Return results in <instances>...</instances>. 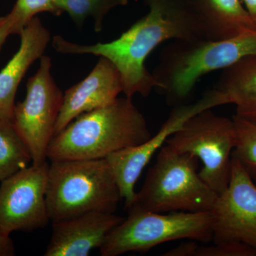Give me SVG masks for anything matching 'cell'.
I'll return each instance as SVG.
<instances>
[{
  "label": "cell",
  "mask_w": 256,
  "mask_h": 256,
  "mask_svg": "<svg viewBox=\"0 0 256 256\" xmlns=\"http://www.w3.org/2000/svg\"><path fill=\"white\" fill-rule=\"evenodd\" d=\"M25 26L14 10L6 16L0 18V50L10 35L21 34Z\"/></svg>",
  "instance_id": "7402d4cb"
},
{
  "label": "cell",
  "mask_w": 256,
  "mask_h": 256,
  "mask_svg": "<svg viewBox=\"0 0 256 256\" xmlns=\"http://www.w3.org/2000/svg\"><path fill=\"white\" fill-rule=\"evenodd\" d=\"M212 110L202 111L188 119L166 144L200 160L203 164L198 172L200 178L218 195L230 182L237 134L233 119Z\"/></svg>",
  "instance_id": "52a82bcc"
},
{
  "label": "cell",
  "mask_w": 256,
  "mask_h": 256,
  "mask_svg": "<svg viewBox=\"0 0 256 256\" xmlns=\"http://www.w3.org/2000/svg\"><path fill=\"white\" fill-rule=\"evenodd\" d=\"M198 162L165 144L128 212H210L218 195L200 178Z\"/></svg>",
  "instance_id": "5b68a950"
},
{
  "label": "cell",
  "mask_w": 256,
  "mask_h": 256,
  "mask_svg": "<svg viewBox=\"0 0 256 256\" xmlns=\"http://www.w3.org/2000/svg\"><path fill=\"white\" fill-rule=\"evenodd\" d=\"M201 18L208 40L220 41L256 30L242 0H188Z\"/></svg>",
  "instance_id": "9a60e30c"
},
{
  "label": "cell",
  "mask_w": 256,
  "mask_h": 256,
  "mask_svg": "<svg viewBox=\"0 0 256 256\" xmlns=\"http://www.w3.org/2000/svg\"><path fill=\"white\" fill-rule=\"evenodd\" d=\"M124 217L114 214L90 212L53 222V232L45 256H87L100 248L108 234L122 223Z\"/></svg>",
  "instance_id": "4fadbf2b"
},
{
  "label": "cell",
  "mask_w": 256,
  "mask_h": 256,
  "mask_svg": "<svg viewBox=\"0 0 256 256\" xmlns=\"http://www.w3.org/2000/svg\"><path fill=\"white\" fill-rule=\"evenodd\" d=\"M31 162L28 144L12 121L0 120V182L28 168Z\"/></svg>",
  "instance_id": "e0dca14e"
},
{
  "label": "cell",
  "mask_w": 256,
  "mask_h": 256,
  "mask_svg": "<svg viewBox=\"0 0 256 256\" xmlns=\"http://www.w3.org/2000/svg\"><path fill=\"white\" fill-rule=\"evenodd\" d=\"M150 12L118 40L84 46L54 37L52 46L64 54H92L110 60L118 69L126 97H148L158 87L146 66L152 52L168 41L208 40L201 18L188 0H144Z\"/></svg>",
  "instance_id": "6da1fadb"
},
{
  "label": "cell",
  "mask_w": 256,
  "mask_h": 256,
  "mask_svg": "<svg viewBox=\"0 0 256 256\" xmlns=\"http://www.w3.org/2000/svg\"><path fill=\"white\" fill-rule=\"evenodd\" d=\"M210 212L214 244L242 242L256 249V185L235 156L228 186Z\"/></svg>",
  "instance_id": "8fae6325"
},
{
  "label": "cell",
  "mask_w": 256,
  "mask_h": 256,
  "mask_svg": "<svg viewBox=\"0 0 256 256\" xmlns=\"http://www.w3.org/2000/svg\"><path fill=\"white\" fill-rule=\"evenodd\" d=\"M128 3L129 0H55L58 11L62 14L68 13L78 28H82L85 20L92 16L96 32L102 31L104 18L111 10L126 6Z\"/></svg>",
  "instance_id": "ac0fdd59"
},
{
  "label": "cell",
  "mask_w": 256,
  "mask_h": 256,
  "mask_svg": "<svg viewBox=\"0 0 256 256\" xmlns=\"http://www.w3.org/2000/svg\"><path fill=\"white\" fill-rule=\"evenodd\" d=\"M236 129V146L233 156L256 185V124L234 116Z\"/></svg>",
  "instance_id": "d6986e66"
},
{
  "label": "cell",
  "mask_w": 256,
  "mask_h": 256,
  "mask_svg": "<svg viewBox=\"0 0 256 256\" xmlns=\"http://www.w3.org/2000/svg\"><path fill=\"white\" fill-rule=\"evenodd\" d=\"M194 256H256V249L236 242L214 244L212 246L198 245Z\"/></svg>",
  "instance_id": "44dd1931"
},
{
  "label": "cell",
  "mask_w": 256,
  "mask_h": 256,
  "mask_svg": "<svg viewBox=\"0 0 256 256\" xmlns=\"http://www.w3.org/2000/svg\"><path fill=\"white\" fill-rule=\"evenodd\" d=\"M121 92L124 84L118 69L110 60L100 57L87 78L64 94L55 136L80 114L114 104Z\"/></svg>",
  "instance_id": "7c38bea8"
},
{
  "label": "cell",
  "mask_w": 256,
  "mask_h": 256,
  "mask_svg": "<svg viewBox=\"0 0 256 256\" xmlns=\"http://www.w3.org/2000/svg\"><path fill=\"white\" fill-rule=\"evenodd\" d=\"M252 56H256V30L220 41L173 42L162 52L152 73L156 89L170 100H184L202 77Z\"/></svg>",
  "instance_id": "3957f363"
},
{
  "label": "cell",
  "mask_w": 256,
  "mask_h": 256,
  "mask_svg": "<svg viewBox=\"0 0 256 256\" xmlns=\"http://www.w3.org/2000/svg\"><path fill=\"white\" fill-rule=\"evenodd\" d=\"M13 10L18 13L24 26L40 13L48 12L55 16L62 14L56 6L55 0H18Z\"/></svg>",
  "instance_id": "ffe728a7"
},
{
  "label": "cell",
  "mask_w": 256,
  "mask_h": 256,
  "mask_svg": "<svg viewBox=\"0 0 256 256\" xmlns=\"http://www.w3.org/2000/svg\"><path fill=\"white\" fill-rule=\"evenodd\" d=\"M20 36V50L0 72V120H12L18 86L32 64L44 55L50 40V32L36 16Z\"/></svg>",
  "instance_id": "5bb4252c"
},
{
  "label": "cell",
  "mask_w": 256,
  "mask_h": 256,
  "mask_svg": "<svg viewBox=\"0 0 256 256\" xmlns=\"http://www.w3.org/2000/svg\"><path fill=\"white\" fill-rule=\"evenodd\" d=\"M46 198L52 223L90 212L114 214L122 200L106 159L50 162Z\"/></svg>",
  "instance_id": "277c9868"
},
{
  "label": "cell",
  "mask_w": 256,
  "mask_h": 256,
  "mask_svg": "<svg viewBox=\"0 0 256 256\" xmlns=\"http://www.w3.org/2000/svg\"><path fill=\"white\" fill-rule=\"evenodd\" d=\"M225 105H229L226 96L215 88L210 90L194 104L181 106L173 110L154 137L140 146L121 150L106 158L110 164L121 198L124 200L127 210L132 206L136 200L137 192L134 186L143 170L156 152L166 144L168 140L195 114Z\"/></svg>",
  "instance_id": "9c48e42d"
},
{
  "label": "cell",
  "mask_w": 256,
  "mask_h": 256,
  "mask_svg": "<svg viewBox=\"0 0 256 256\" xmlns=\"http://www.w3.org/2000/svg\"><path fill=\"white\" fill-rule=\"evenodd\" d=\"M198 246L196 242L190 240L188 242L181 244L176 248L165 252L164 256H194L195 249Z\"/></svg>",
  "instance_id": "cb8c5ba5"
},
{
  "label": "cell",
  "mask_w": 256,
  "mask_h": 256,
  "mask_svg": "<svg viewBox=\"0 0 256 256\" xmlns=\"http://www.w3.org/2000/svg\"><path fill=\"white\" fill-rule=\"evenodd\" d=\"M50 164H32L1 182L0 230L32 232L50 222L46 203Z\"/></svg>",
  "instance_id": "30bf717a"
},
{
  "label": "cell",
  "mask_w": 256,
  "mask_h": 256,
  "mask_svg": "<svg viewBox=\"0 0 256 256\" xmlns=\"http://www.w3.org/2000/svg\"><path fill=\"white\" fill-rule=\"evenodd\" d=\"M152 137L146 118L132 98L79 116L56 134L47 152L50 162L100 160L140 146Z\"/></svg>",
  "instance_id": "7a4b0ae2"
},
{
  "label": "cell",
  "mask_w": 256,
  "mask_h": 256,
  "mask_svg": "<svg viewBox=\"0 0 256 256\" xmlns=\"http://www.w3.org/2000/svg\"><path fill=\"white\" fill-rule=\"evenodd\" d=\"M40 68L26 84L25 100L15 106L12 122L28 144L33 164L47 162V152L63 104V92L52 74V60L44 55Z\"/></svg>",
  "instance_id": "ba28073f"
},
{
  "label": "cell",
  "mask_w": 256,
  "mask_h": 256,
  "mask_svg": "<svg viewBox=\"0 0 256 256\" xmlns=\"http://www.w3.org/2000/svg\"><path fill=\"white\" fill-rule=\"evenodd\" d=\"M183 239L204 244L213 242L210 212L130 210L127 218L108 234L100 255L148 252L161 244Z\"/></svg>",
  "instance_id": "8992f818"
},
{
  "label": "cell",
  "mask_w": 256,
  "mask_h": 256,
  "mask_svg": "<svg viewBox=\"0 0 256 256\" xmlns=\"http://www.w3.org/2000/svg\"><path fill=\"white\" fill-rule=\"evenodd\" d=\"M15 254L14 244L10 234L0 230V256H12Z\"/></svg>",
  "instance_id": "603a6c76"
},
{
  "label": "cell",
  "mask_w": 256,
  "mask_h": 256,
  "mask_svg": "<svg viewBox=\"0 0 256 256\" xmlns=\"http://www.w3.org/2000/svg\"><path fill=\"white\" fill-rule=\"evenodd\" d=\"M242 2L256 25V0H242Z\"/></svg>",
  "instance_id": "d4e9b609"
},
{
  "label": "cell",
  "mask_w": 256,
  "mask_h": 256,
  "mask_svg": "<svg viewBox=\"0 0 256 256\" xmlns=\"http://www.w3.org/2000/svg\"><path fill=\"white\" fill-rule=\"evenodd\" d=\"M214 88L236 106V117L256 124V56L222 70Z\"/></svg>",
  "instance_id": "2e32d148"
}]
</instances>
